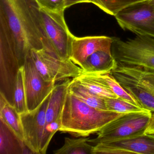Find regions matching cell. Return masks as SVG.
Segmentation results:
<instances>
[{
	"instance_id": "4",
	"label": "cell",
	"mask_w": 154,
	"mask_h": 154,
	"mask_svg": "<svg viewBox=\"0 0 154 154\" xmlns=\"http://www.w3.org/2000/svg\"><path fill=\"white\" fill-rule=\"evenodd\" d=\"M111 73L142 108L154 112V71L117 64Z\"/></svg>"
},
{
	"instance_id": "1",
	"label": "cell",
	"mask_w": 154,
	"mask_h": 154,
	"mask_svg": "<svg viewBox=\"0 0 154 154\" xmlns=\"http://www.w3.org/2000/svg\"><path fill=\"white\" fill-rule=\"evenodd\" d=\"M49 47L35 0H0V54L16 57L20 66L32 49Z\"/></svg>"
},
{
	"instance_id": "24",
	"label": "cell",
	"mask_w": 154,
	"mask_h": 154,
	"mask_svg": "<svg viewBox=\"0 0 154 154\" xmlns=\"http://www.w3.org/2000/svg\"><path fill=\"white\" fill-rule=\"evenodd\" d=\"M40 8L48 11L61 13L66 9L65 0H35Z\"/></svg>"
},
{
	"instance_id": "3",
	"label": "cell",
	"mask_w": 154,
	"mask_h": 154,
	"mask_svg": "<svg viewBox=\"0 0 154 154\" xmlns=\"http://www.w3.org/2000/svg\"><path fill=\"white\" fill-rule=\"evenodd\" d=\"M113 38L112 54L118 65L154 72V38L137 35L123 40Z\"/></svg>"
},
{
	"instance_id": "10",
	"label": "cell",
	"mask_w": 154,
	"mask_h": 154,
	"mask_svg": "<svg viewBox=\"0 0 154 154\" xmlns=\"http://www.w3.org/2000/svg\"><path fill=\"white\" fill-rule=\"evenodd\" d=\"M154 154V136L138 134L93 146L91 154Z\"/></svg>"
},
{
	"instance_id": "2",
	"label": "cell",
	"mask_w": 154,
	"mask_h": 154,
	"mask_svg": "<svg viewBox=\"0 0 154 154\" xmlns=\"http://www.w3.org/2000/svg\"><path fill=\"white\" fill-rule=\"evenodd\" d=\"M125 113L96 109L67 92L59 131L74 137H87Z\"/></svg>"
},
{
	"instance_id": "25",
	"label": "cell",
	"mask_w": 154,
	"mask_h": 154,
	"mask_svg": "<svg viewBox=\"0 0 154 154\" xmlns=\"http://www.w3.org/2000/svg\"><path fill=\"white\" fill-rule=\"evenodd\" d=\"M86 2L91 3L97 7V3L96 0H65L66 8H69L71 6L75 5L77 3Z\"/></svg>"
},
{
	"instance_id": "7",
	"label": "cell",
	"mask_w": 154,
	"mask_h": 154,
	"mask_svg": "<svg viewBox=\"0 0 154 154\" xmlns=\"http://www.w3.org/2000/svg\"><path fill=\"white\" fill-rule=\"evenodd\" d=\"M29 54L38 72L46 82L64 81L82 73V68L71 59H58L45 49H32Z\"/></svg>"
},
{
	"instance_id": "8",
	"label": "cell",
	"mask_w": 154,
	"mask_h": 154,
	"mask_svg": "<svg viewBox=\"0 0 154 154\" xmlns=\"http://www.w3.org/2000/svg\"><path fill=\"white\" fill-rule=\"evenodd\" d=\"M114 17L123 30L154 38V8L148 1L130 6Z\"/></svg>"
},
{
	"instance_id": "9",
	"label": "cell",
	"mask_w": 154,
	"mask_h": 154,
	"mask_svg": "<svg viewBox=\"0 0 154 154\" xmlns=\"http://www.w3.org/2000/svg\"><path fill=\"white\" fill-rule=\"evenodd\" d=\"M23 79L28 111L37 108L53 91L55 82L45 81L36 68L29 52L23 65Z\"/></svg>"
},
{
	"instance_id": "27",
	"label": "cell",
	"mask_w": 154,
	"mask_h": 154,
	"mask_svg": "<svg viewBox=\"0 0 154 154\" xmlns=\"http://www.w3.org/2000/svg\"><path fill=\"white\" fill-rule=\"evenodd\" d=\"M148 1L154 8V0H149Z\"/></svg>"
},
{
	"instance_id": "17",
	"label": "cell",
	"mask_w": 154,
	"mask_h": 154,
	"mask_svg": "<svg viewBox=\"0 0 154 154\" xmlns=\"http://www.w3.org/2000/svg\"><path fill=\"white\" fill-rule=\"evenodd\" d=\"M81 85L96 95L103 98H117L100 73H82L75 77Z\"/></svg>"
},
{
	"instance_id": "12",
	"label": "cell",
	"mask_w": 154,
	"mask_h": 154,
	"mask_svg": "<svg viewBox=\"0 0 154 154\" xmlns=\"http://www.w3.org/2000/svg\"><path fill=\"white\" fill-rule=\"evenodd\" d=\"M113 38L106 36L77 37L74 36L71 45L70 59L81 66L86 58L99 51L112 53Z\"/></svg>"
},
{
	"instance_id": "20",
	"label": "cell",
	"mask_w": 154,
	"mask_h": 154,
	"mask_svg": "<svg viewBox=\"0 0 154 154\" xmlns=\"http://www.w3.org/2000/svg\"><path fill=\"white\" fill-rule=\"evenodd\" d=\"M13 106L20 114L28 111L23 79V66L17 74L13 91Z\"/></svg>"
},
{
	"instance_id": "6",
	"label": "cell",
	"mask_w": 154,
	"mask_h": 154,
	"mask_svg": "<svg viewBox=\"0 0 154 154\" xmlns=\"http://www.w3.org/2000/svg\"><path fill=\"white\" fill-rule=\"evenodd\" d=\"M41 23L50 53L58 59H70L74 35L66 23L64 12L57 13L40 8Z\"/></svg>"
},
{
	"instance_id": "16",
	"label": "cell",
	"mask_w": 154,
	"mask_h": 154,
	"mask_svg": "<svg viewBox=\"0 0 154 154\" xmlns=\"http://www.w3.org/2000/svg\"><path fill=\"white\" fill-rule=\"evenodd\" d=\"M0 119L9 127L20 139L24 141V131L20 114L1 92H0Z\"/></svg>"
},
{
	"instance_id": "26",
	"label": "cell",
	"mask_w": 154,
	"mask_h": 154,
	"mask_svg": "<svg viewBox=\"0 0 154 154\" xmlns=\"http://www.w3.org/2000/svg\"><path fill=\"white\" fill-rule=\"evenodd\" d=\"M144 133L154 136V112L151 113L150 120L145 129Z\"/></svg>"
},
{
	"instance_id": "23",
	"label": "cell",
	"mask_w": 154,
	"mask_h": 154,
	"mask_svg": "<svg viewBox=\"0 0 154 154\" xmlns=\"http://www.w3.org/2000/svg\"><path fill=\"white\" fill-rule=\"evenodd\" d=\"M100 75L109 85L111 90L118 97L141 107L137 101L121 85L111 73H104L100 74Z\"/></svg>"
},
{
	"instance_id": "5",
	"label": "cell",
	"mask_w": 154,
	"mask_h": 154,
	"mask_svg": "<svg viewBox=\"0 0 154 154\" xmlns=\"http://www.w3.org/2000/svg\"><path fill=\"white\" fill-rule=\"evenodd\" d=\"M151 113L147 110L125 113L103 127L96 133L97 137L88 142L94 145L144 133Z\"/></svg>"
},
{
	"instance_id": "18",
	"label": "cell",
	"mask_w": 154,
	"mask_h": 154,
	"mask_svg": "<svg viewBox=\"0 0 154 154\" xmlns=\"http://www.w3.org/2000/svg\"><path fill=\"white\" fill-rule=\"evenodd\" d=\"M68 92L87 105L96 109L109 111L105 104L104 98L96 95L86 89L75 78L71 81L68 87Z\"/></svg>"
},
{
	"instance_id": "19",
	"label": "cell",
	"mask_w": 154,
	"mask_h": 154,
	"mask_svg": "<svg viewBox=\"0 0 154 154\" xmlns=\"http://www.w3.org/2000/svg\"><path fill=\"white\" fill-rule=\"evenodd\" d=\"M90 139L82 137L78 139L65 137L63 145L54 151L55 154H91L93 146L88 142Z\"/></svg>"
},
{
	"instance_id": "13",
	"label": "cell",
	"mask_w": 154,
	"mask_h": 154,
	"mask_svg": "<svg viewBox=\"0 0 154 154\" xmlns=\"http://www.w3.org/2000/svg\"><path fill=\"white\" fill-rule=\"evenodd\" d=\"M72 80L68 79L55 85L47 109L45 125L62 118L63 107Z\"/></svg>"
},
{
	"instance_id": "15",
	"label": "cell",
	"mask_w": 154,
	"mask_h": 154,
	"mask_svg": "<svg viewBox=\"0 0 154 154\" xmlns=\"http://www.w3.org/2000/svg\"><path fill=\"white\" fill-rule=\"evenodd\" d=\"M0 154H33L25 142L0 119Z\"/></svg>"
},
{
	"instance_id": "22",
	"label": "cell",
	"mask_w": 154,
	"mask_h": 154,
	"mask_svg": "<svg viewBox=\"0 0 154 154\" xmlns=\"http://www.w3.org/2000/svg\"><path fill=\"white\" fill-rule=\"evenodd\" d=\"M108 110L122 113L138 112L146 110L142 107L121 98H104Z\"/></svg>"
},
{
	"instance_id": "11",
	"label": "cell",
	"mask_w": 154,
	"mask_h": 154,
	"mask_svg": "<svg viewBox=\"0 0 154 154\" xmlns=\"http://www.w3.org/2000/svg\"><path fill=\"white\" fill-rule=\"evenodd\" d=\"M51 92L37 108L20 114L24 142L34 154H40V145L46 123V113Z\"/></svg>"
},
{
	"instance_id": "21",
	"label": "cell",
	"mask_w": 154,
	"mask_h": 154,
	"mask_svg": "<svg viewBox=\"0 0 154 154\" xmlns=\"http://www.w3.org/2000/svg\"><path fill=\"white\" fill-rule=\"evenodd\" d=\"M149 0H96L97 7L105 13L115 16L122 10Z\"/></svg>"
},
{
	"instance_id": "14",
	"label": "cell",
	"mask_w": 154,
	"mask_h": 154,
	"mask_svg": "<svg viewBox=\"0 0 154 154\" xmlns=\"http://www.w3.org/2000/svg\"><path fill=\"white\" fill-rule=\"evenodd\" d=\"M117 66L112 53L99 51L88 57L80 67L82 73H110Z\"/></svg>"
}]
</instances>
